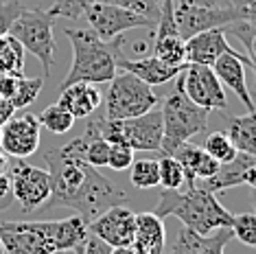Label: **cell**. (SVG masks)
<instances>
[{
  "mask_svg": "<svg viewBox=\"0 0 256 254\" xmlns=\"http://www.w3.org/2000/svg\"><path fill=\"white\" fill-rule=\"evenodd\" d=\"M162 2H178V0H162Z\"/></svg>",
  "mask_w": 256,
  "mask_h": 254,
  "instance_id": "cell-45",
  "label": "cell"
},
{
  "mask_svg": "<svg viewBox=\"0 0 256 254\" xmlns=\"http://www.w3.org/2000/svg\"><path fill=\"white\" fill-rule=\"evenodd\" d=\"M57 254H62V252H57Z\"/></svg>",
  "mask_w": 256,
  "mask_h": 254,
  "instance_id": "cell-47",
  "label": "cell"
},
{
  "mask_svg": "<svg viewBox=\"0 0 256 254\" xmlns=\"http://www.w3.org/2000/svg\"><path fill=\"white\" fill-rule=\"evenodd\" d=\"M246 50H248L250 62H256V31L252 33V38H250V42L246 44Z\"/></svg>",
  "mask_w": 256,
  "mask_h": 254,
  "instance_id": "cell-41",
  "label": "cell"
},
{
  "mask_svg": "<svg viewBox=\"0 0 256 254\" xmlns=\"http://www.w3.org/2000/svg\"><path fill=\"white\" fill-rule=\"evenodd\" d=\"M236 55L246 57V53H238L232 48V44L226 38L224 28H210V31L197 33V36L186 40V62L188 64H202V66H212L221 55Z\"/></svg>",
  "mask_w": 256,
  "mask_h": 254,
  "instance_id": "cell-14",
  "label": "cell"
},
{
  "mask_svg": "<svg viewBox=\"0 0 256 254\" xmlns=\"http://www.w3.org/2000/svg\"><path fill=\"white\" fill-rule=\"evenodd\" d=\"M101 101L103 96L94 88V84H86V82L66 86L64 90H60V99H57V103L66 108L74 118H88L90 114H94L98 110Z\"/></svg>",
  "mask_w": 256,
  "mask_h": 254,
  "instance_id": "cell-18",
  "label": "cell"
},
{
  "mask_svg": "<svg viewBox=\"0 0 256 254\" xmlns=\"http://www.w3.org/2000/svg\"><path fill=\"white\" fill-rule=\"evenodd\" d=\"M132 248L142 254H162L166 248V230L162 217L156 212H140L136 215V234Z\"/></svg>",
  "mask_w": 256,
  "mask_h": 254,
  "instance_id": "cell-17",
  "label": "cell"
},
{
  "mask_svg": "<svg viewBox=\"0 0 256 254\" xmlns=\"http://www.w3.org/2000/svg\"><path fill=\"white\" fill-rule=\"evenodd\" d=\"M24 53L22 44L7 33V42L0 48V72H22L24 68Z\"/></svg>",
  "mask_w": 256,
  "mask_h": 254,
  "instance_id": "cell-28",
  "label": "cell"
},
{
  "mask_svg": "<svg viewBox=\"0 0 256 254\" xmlns=\"http://www.w3.org/2000/svg\"><path fill=\"white\" fill-rule=\"evenodd\" d=\"M24 9L26 7L22 0H0V36H7L11 24Z\"/></svg>",
  "mask_w": 256,
  "mask_h": 254,
  "instance_id": "cell-34",
  "label": "cell"
},
{
  "mask_svg": "<svg viewBox=\"0 0 256 254\" xmlns=\"http://www.w3.org/2000/svg\"><path fill=\"white\" fill-rule=\"evenodd\" d=\"M232 234L236 236L241 244L250 248H256V212H241V215H232Z\"/></svg>",
  "mask_w": 256,
  "mask_h": 254,
  "instance_id": "cell-30",
  "label": "cell"
},
{
  "mask_svg": "<svg viewBox=\"0 0 256 254\" xmlns=\"http://www.w3.org/2000/svg\"><path fill=\"white\" fill-rule=\"evenodd\" d=\"M202 147H204V152L210 154L219 164L230 162V160L238 154V149L234 147V142L230 140V136L226 134V132H212V134H208Z\"/></svg>",
  "mask_w": 256,
  "mask_h": 254,
  "instance_id": "cell-25",
  "label": "cell"
},
{
  "mask_svg": "<svg viewBox=\"0 0 256 254\" xmlns=\"http://www.w3.org/2000/svg\"><path fill=\"white\" fill-rule=\"evenodd\" d=\"M38 120H40V125L46 127V130H50L53 134H66V132L72 130V125H74L77 118H74L64 106L53 103V106L44 108L42 112H40Z\"/></svg>",
  "mask_w": 256,
  "mask_h": 254,
  "instance_id": "cell-23",
  "label": "cell"
},
{
  "mask_svg": "<svg viewBox=\"0 0 256 254\" xmlns=\"http://www.w3.org/2000/svg\"><path fill=\"white\" fill-rule=\"evenodd\" d=\"M40 130H42V125H40L36 114L26 112L18 118L14 116L0 127V132H2L0 149L7 156H14V158H26V156L38 152Z\"/></svg>",
  "mask_w": 256,
  "mask_h": 254,
  "instance_id": "cell-13",
  "label": "cell"
},
{
  "mask_svg": "<svg viewBox=\"0 0 256 254\" xmlns=\"http://www.w3.org/2000/svg\"><path fill=\"white\" fill-rule=\"evenodd\" d=\"M158 169H160V186L162 188H171L178 190L186 184V171L180 160H176L173 156L162 154L158 158Z\"/></svg>",
  "mask_w": 256,
  "mask_h": 254,
  "instance_id": "cell-24",
  "label": "cell"
},
{
  "mask_svg": "<svg viewBox=\"0 0 256 254\" xmlns=\"http://www.w3.org/2000/svg\"><path fill=\"white\" fill-rule=\"evenodd\" d=\"M9 36L22 44V48L36 55L44 66V77L48 79L50 68L55 64V38H53V18L42 9H24L18 20L11 24Z\"/></svg>",
  "mask_w": 256,
  "mask_h": 254,
  "instance_id": "cell-7",
  "label": "cell"
},
{
  "mask_svg": "<svg viewBox=\"0 0 256 254\" xmlns=\"http://www.w3.org/2000/svg\"><path fill=\"white\" fill-rule=\"evenodd\" d=\"M230 239H234L232 228L214 230V232L204 236V244H202V248H200V252H197V254H224L226 246L230 244Z\"/></svg>",
  "mask_w": 256,
  "mask_h": 254,
  "instance_id": "cell-33",
  "label": "cell"
},
{
  "mask_svg": "<svg viewBox=\"0 0 256 254\" xmlns=\"http://www.w3.org/2000/svg\"><path fill=\"white\" fill-rule=\"evenodd\" d=\"M132 184L136 188H154L160 186V169H158V160H134L132 162Z\"/></svg>",
  "mask_w": 256,
  "mask_h": 254,
  "instance_id": "cell-26",
  "label": "cell"
},
{
  "mask_svg": "<svg viewBox=\"0 0 256 254\" xmlns=\"http://www.w3.org/2000/svg\"><path fill=\"white\" fill-rule=\"evenodd\" d=\"M173 16H176L178 33L184 40L210 31V28H224L226 24L236 20H250L246 0H234L232 7H193V4H184L178 0Z\"/></svg>",
  "mask_w": 256,
  "mask_h": 254,
  "instance_id": "cell-8",
  "label": "cell"
},
{
  "mask_svg": "<svg viewBox=\"0 0 256 254\" xmlns=\"http://www.w3.org/2000/svg\"><path fill=\"white\" fill-rule=\"evenodd\" d=\"M0 138H2V132H0Z\"/></svg>",
  "mask_w": 256,
  "mask_h": 254,
  "instance_id": "cell-46",
  "label": "cell"
},
{
  "mask_svg": "<svg viewBox=\"0 0 256 254\" xmlns=\"http://www.w3.org/2000/svg\"><path fill=\"white\" fill-rule=\"evenodd\" d=\"M14 114H16L14 103H11L9 99H4V96H0V127L7 123V120L14 118Z\"/></svg>",
  "mask_w": 256,
  "mask_h": 254,
  "instance_id": "cell-39",
  "label": "cell"
},
{
  "mask_svg": "<svg viewBox=\"0 0 256 254\" xmlns=\"http://www.w3.org/2000/svg\"><path fill=\"white\" fill-rule=\"evenodd\" d=\"M134 162V149L130 145H110V156H108V166L114 171H125L130 169Z\"/></svg>",
  "mask_w": 256,
  "mask_h": 254,
  "instance_id": "cell-35",
  "label": "cell"
},
{
  "mask_svg": "<svg viewBox=\"0 0 256 254\" xmlns=\"http://www.w3.org/2000/svg\"><path fill=\"white\" fill-rule=\"evenodd\" d=\"M11 202H14V188H11V178L9 173L0 176V210L9 208Z\"/></svg>",
  "mask_w": 256,
  "mask_h": 254,
  "instance_id": "cell-37",
  "label": "cell"
},
{
  "mask_svg": "<svg viewBox=\"0 0 256 254\" xmlns=\"http://www.w3.org/2000/svg\"><path fill=\"white\" fill-rule=\"evenodd\" d=\"M250 57H236V55H221L217 62L212 64V70L214 74L219 77V82L224 86H228V88L234 92V94L238 96V101L246 106V110L250 112V110L256 108V103L252 99V92H250L248 88V82H246V66H250Z\"/></svg>",
  "mask_w": 256,
  "mask_h": 254,
  "instance_id": "cell-15",
  "label": "cell"
},
{
  "mask_svg": "<svg viewBox=\"0 0 256 254\" xmlns=\"http://www.w3.org/2000/svg\"><path fill=\"white\" fill-rule=\"evenodd\" d=\"M184 4H193V7H232L234 0H180Z\"/></svg>",
  "mask_w": 256,
  "mask_h": 254,
  "instance_id": "cell-38",
  "label": "cell"
},
{
  "mask_svg": "<svg viewBox=\"0 0 256 254\" xmlns=\"http://www.w3.org/2000/svg\"><path fill=\"white\" fill-rule=\"evenodd\" d=\"M160 112H162V127H164L160 154L166 156H171L182 142L190 140L193 136L206 130L208 125V110L193 103L180 90L166 96Z\"/></svg>",
  "mask_w": 256,
  "mask_h": 254,
  "instance_id": "cell-5",
  "label": "cell"
},
{
  "mask_svg": "<svg viewBox=\"0 0 256 254\" xmlns=\"http://www.w3.org/2000/svg\"><path fill=\"white\" fill-rule=\"evenodd\" d=\"M226 120H228L226 134L230 136L234 147L238 152H246L256 158V108L243 116H228L226 114Z\"/></svg>",
  "mask_w": 256,
  "mask_h": 254,
  "instance_id": "cell-21",
  "label": "cell"
},
{
  "mask_svg": "<svg viewBox=\"0 0 256 254\" xmlns=\"http://www.w3.org/2000/svg\"><path fill=\"white\" fill-rule=\"evenodd\" d=\"M9 178L14 200H18L26 212H38L50 198V173L46 169L18 162L11 169Z\"/></svg>",
  "mask_w": 256,
  "mask_h": 254,
  "instance_id": "cell-11",
  "label": "cell"
},
{
  "mask_svg": "<svg viewBox=\"0 0 256 254\" xmlns=\"http://www.w3.org/2000/svg\"><path fill=\"white\" fill-rule=\"evenodd\" d=\"M116 68H120L123 72H132L134 77L142 79L151 88H154V86L168 84L171 79H176L178 74L184 70V66H168V64L158 60L156 55L142 57V60H127L123 53L116 55Z\"/></svg>",
  "mask_w": 256,
  "mask_h": 254,
  "instance_id": "cell-16",
  "label": "cell"
},
{
  "mask_svg": "<svg viewBox=\"0 0 256 254\" xmlns=\"http://www.w3.org/2000/svg\"><path fill=\"white\" fill-rule=\"evenodd\" d=\"M44 84H46V77H24V74H22L18 88H16L14 96H11L9 101L14 103L16 110H24V108H28L40 96Z\"/></svg>",
  "mask_w": 256,
  "mask_h": 254,
  "instance_id": "cell-27",
  "label": "cell"
},
{
  "mask_svg": "<svg viewBox=\"0 0 256 254\" xmlns=\"http://www.w3.org/2000/svg\"><path fill=\"white\" fill-rule=\"evenodd\" d=\"M88 239V224L72 215L55 222H2L0 241L4 254H57L77 250Z\"/></svg>",
  "mask_w": 256,
  "mask_h": 254,
  "instance_id": "cell-1",
  "label": "cell"
},
{
  "mask_svg": "<svg viewBox=\"0 0 256 254\" xmlns=\"http://www.w3.org/2000/svg\"><path fill=\"white\" fill-rule=\"evenodd\" d=\"M160 103V96L149 84L134 77L132 72H123L110 82L106 92V118L125 120L147 114Z\"/></svg>",
  "mask_w": 256,
  "mask_h": 254,
  "instance_id": "cell-6",
  "label": "cell"
},
{
  "mask_svg": "<svg viewBox=\"0 0 256 254\" xmlns=\"http://www.w3.org/2000/svg\"><path fill=\"white\" fill-rule=\"evenodd\" d=\"M0 254H4V248H2V241H0Z\"/></svg>",
  "mask_w": 256,
  "mask_h": 254,
  "instance_id": "cell-44",
  "label": "cell"
},
{
  "mask_svg": "<svg viewBox=\"0 0 256 254\" xmlns=\"http://www.w3.org/2000/svg\"><path fill=\"white\" fill-rule=\"evenodd\" d=\"M88 232L106 241L110 248H130L136 234V212L127 206H114L88 224Z\"/></svg>",
  "mask_w": 256,
  "mask_h": 254,
  "instance_id": "cell-12",
  "label": "cell"
},
{
  "mask_svg": "<svg viewBox=\"0 0 256 254\" xmlns=\"http://www.w3.org/2000/svg\"><path fill=\"white\" fill-rule=\"evenodd\" d=\"M84 18L88 20L92 31L106 42H112V40L123 36L125 31H132V28H147L151 36L156 31V24L149 18L134 14L125 7H118V4L106 2V0H94Z\"/></svg>",
  "mask_w": 256,
  "mask_h": 254,
  "instance_id": "cell-9",
  "label": "cell"
},
{
  "mask_svg": "<svg viewBox=\"0 0 256 254\" xmlns=\"http://www.w3.org/2000/svg\"><path fill=\"white\" fill-rule=\"evenodd\" d=\"M243 184H248V186L256 188V160L248 166L246 173H243Z\"/></svg>",
  "mask_w": 256,
  "mask_h": 254,
  "instance_id": "cell-40",
  "label": "cell"
},
{
  "mask_svg": "<svg viewBox=\"0 0 256 254\" xmlns=\"http://www.w3.org/2000/svg\"><path fill=\"white\" fill-rule=\"evenodd\" d=\"M94 125L101 138H106L110 145H130L134 152H160L162 145V112L149 110L136 118L114 120L106 118V114H94Z\"/></svg>",
  "mask_w": 256,
  "mask_h": 254,
  "instance_id": "cell-4",
  "label": "cell"
},
{
  "mask_svg": "<svg viewBox=\"0 0 256 254\" xmlns=\"http://www.w3.org/2000/svg\"><path fill=\"white\" fill-rule=\"evenodd\" d=\"M204 236L206 234H197L195 230L182 226V230L178 232L176 241L171 244V248H164V252L162 254H197L200 252V248L204 244Z\"/></svg>",
  "mask_w": 256,
  "mask_h": 254,
  "instance_id": "cell-31",
  "label": "cell"
},
{
  "mask_svg": "<svg viewBox=\"0 0 256 254\" xmlns=\"http://www.w3.org/2000/svg\"><path fill=\"white\" fill-rule=\"evenodd\" d=\"M154 55L168 66H186V40L180 33L154 36Z\"/></svg>",
  "mask_w": 256,
  "mask_h": 254,
  "instance_id": "cell-22",
  "label": "cell"
},
{
  "mask_svg": "<svg viewBox=\"0 0 256 254\" xmlns=\"http://www.w3.org/2000/svg\"><path fill=\"white\" fill-rule=\"evenodd\" d=\"M94 0H55L48 7L46 14L50 18H70V20H79L86 16V11L92 7Z\"/></svg>",
  "mask_w": 256,
  "mask_h": 254,
  "instance_id": "cell-29",
  "label": "cell"
},
{
  "mask_svg": "<svg viewBox=\"0 0 256 254\" xmlns=\"http://www.w3.org/2000/svg\"><path fill=\"white\" fill-rule=\"evenodd\" d=\"M154 212L158 217H178L182 226L197 234H210L219 228H230L232 212L226 210L210 190H204L195 182H186L182 188H162Z\"/></svg>",
  "mask_w": 256,
  "mask_h": 254,
  "instance_id": "cell-2",
  "label": "cell"
},
{
  "mask_svg": "<svg viewBox=\"0 0 256 254\" xmlns=\"http://www.w3.org/2000/svg\"><path fill=\"white\" fill-rule=\"evenodd\" d=\"M176 160H180L186 171V182H200V180H206L217 173L219 169V162L212 158L210 154L204 152V147L200 145H193V142H182L176 152L171 154Z\"/></svg>",
  "mask_w": 256,
  "mask_h": 254,
  "instance_id": "cell-19",
  "label": "cell"
},
{
  "mask_svg": "<svg viewBox=\"0 0 256 254\" xmlns=\"http://www.w3.org/2000/svg\"><path fill=\"white\" fill-rule=\"evenodd\" d=\"M252 204H254V210H256V188H252Z\"/></svg>",
  "mask_w": 256,
  "mask_h": 254,
  "instance_id": "cell-43",
  "label": "cell"
},
{
  "mask_svg": "<svg viewBox=\"0 0 256 254\" xmlns=\"http://www.w3.org/2000/svg\"><path fill=\"white\" fill-rule=\"evenodd\" d=\"M106 2L118 4V7H125L138 16H144L154 24H158L160 14H162V0H106Z\"/></svg>",
  "mask_w": 256,
  "mask_h": 254,
  "instance_id": "cell-32",
  "label": "cell"
},
{
  "mask_svg": "<svg viewBox=\"0 0 256 254\" xmlns=\"http://www.w3.org/2000/svg\"><path fill=\"white\" fill-rule=\"evenodd\" d=\"M66 38L72 44V66L64 77L60 90L66 86L86 84H110L116 77V55L123 48L120 38L106 42L92 28H66Z\"/></svg>",
  "mask_w": 256,
  "mask_h": 254,
  "instance_id": "cell-3",
  "label": "cell"
},
{
  "mask_svg": "<svg viewBox=\"0 0 256 254\" xmlns=\"http://www.w3.org/2000/svg\"><path fill=\"white\" fill-rule=\"evenodd\" d=\"M176 90L184 92L193 103L212 110H228L224 84L214 74L212 66H202V64H186L184 70L176 77Z\"/></svg>",
  "mask_w": 256,
  "mask_h": 254,
  "instance_id": "cell-10",
  "label": "cell"
},
{
  "mask_svg": "<svg viewBox=\"0 0 256 254\" xmlns=\"http://www.w3.org/2000/svg\"><path fill=\"white\" fill-rule=\"evenodd\" d=\"M254 160H256L254 156H250L246 152H238L230 162L219 164V169H217L214 176L206 178V180H200L195 184L197 186H202L204 190H210V193H214V195H217L219 190H228L232 186H241L243 184V173H246V169L254 162Z\"/></svg>",
  "mask_w": 256,
  "mask_h": 254,
  "instance_id": "cell-20",
  "label": "cell"
},
{
  "mask_svg": "<svg viewBox=\"0 0 256 254\" xmlns=\"http://www.w3.org/2000/svg\"><path fill=\"white\" fill-rule=\"evenodd\" d=\"M9 171V160H7V154L4 152H0V176L2 173H7Z\"/></svg>",
  "mask_w": 256,
  "mask_h": 254,
  "instance_id": "cell-42",
  "label": "cell"
},
{
  "mask_svg": "<svg viewBox=\"0 0 256 254\" xmlns=\"http://www.w3.org/2000/svg\"><path fill=\"white\" fill-rule=\"evenodd\" d=\"M22 79V72H0V96L11 99Z\"/></svg>",
  "mask_w": 256,
  "mask_h": 254,
  "instance_id": "cell-36",
  "label": "cell"
}]
</instances>
